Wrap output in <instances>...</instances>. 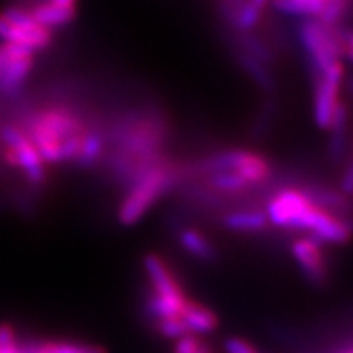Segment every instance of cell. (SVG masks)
<instances>
[{
    "mask_svg": "<svg viewBox=\"0 0 353 353\" xmlns=\"http://www.w3.org/2000/svg\"><path fill=\"white\" fill-rule=\"evenodd\" d=\"M267 219L275 226L304 229L314 234V239L330 244H345L350 239V226L311 201L306 193L283 190L268 203Z\"/></svg>",
    "mask_w": 353,
    "mask_h": 353,
    "instance_id": "cell-1",
    "label": "cell"
},
{
    "mask_svg": "<svg viewBox=\"0 0 353 353\" xmlns=\"http://www.w3.org/2000/svg\"><path fill=\"white\" fill-rule=\"evenodd\" d=\"M28 136L43 162L76 161L85 134L81 118L65 107H50L26 121Z\"/></svg>",
    "mask_w": 353,
    "mask_h": 353,
    "instance_id": "cell-2",
    "label": "cell"
},
{
    "mask_svg": "<svg viewBox=\"0 0 353 353\" xmlns=\"http://www.w3.org/2000/svg\"><path fill=\"white\" fill-rule=\"evenodd\" d=\"M174 183V172L170 167L159 162L149 167L128 185V195L120 205L118 219L123 226H134L143 216L152 208L170 185Z\"/></svg>",
    "mask_w": 353,
    "mask_h": 353,
    "instance_id": "cell-3",
    "label": "cell"
},
{
    "mask_svg": "<svg viewBox=\"0 0 353 353\" xmlns=\"http://www.w3.org/2000/svg\"><path fill=\"white\" fill-rule=\"evenodd\" d=\"M144 268L152 286L148 301L149 314L157 317V321L182 316L188 298L185 296L174 273L167 267L165 260L157 254H148L144 257Z\"/></svg>",
    "mask_w": 353,
    "mask_h": 353,
    "instance_id": "cell-4",
    "label": "cell"
},
{
    "mask_svg": "<svg viewBox=\"0 0 353 353\" xmlns=\"http://www.w3.org/2000/svg\"><path fill=\"white\" fill-rule=\"evenodd\" d=\"M299 38L306 50L314 77L332 68L334 64L342 63L341 57L343 52L342 43L352 39V34L347 32V37L342 38L341 32L335 26H327L321 23L319 20H306L299 26Z\"/></svg>",
    "mask_w": 353,
    "mask_h": 353,
    "instance_id": "cell-5",
    "label": "cell"
},
{
    "mask_svg": "<svg viewBox=\"0 0 353 353\" xmlns=\"http://www.w3.org/2000/svg\"><path fill=\"white\" fill-rule=\"evenodd\" d=\"M0 39L3 43H15L32 51L44 50L52 41L51 30L39 25L28 10L10 7L0 13Z\"/></svg>",
    "mask_w": 353,
    "mask_h": 353,
    "instance_id": "cell-6",
    "label": "cell"
},
{
    "mask_svg": "<svg viewBox=\"0 0 353 353\" xmlns=\"http://www.w3.org/2000/svg\"><path fill=\"white\" fill-rule=\"evenodd\" d=\"M0 136H2L3 144L7 145L6 156L10 165L19 167L30 183L41 185L46 176L44 162L25 131L19 130L17 126H3Z\"/></svg>",
    "mask_w": 353,
    "mask_h": 353,
    "instance_id": "cell-7",
    "label": "cell"
},
{
    "mask_svg": "<svg viewBox=\"0 0 353 353\" xmlns=\"http://www.w3.org/2000/svg\"><path fill=\"white\" fill-rule=\"evenodd\" d=\"M203 170L210 174L219 170L234 172L249 185L262 183L272 174L268 162L259 154L249 151H228L211 157L203 164Z\"/></svg>",
    "mask_w": 353,
    "mask_h": 353,
    "instance_id": "cell-8",
    "label": "cell"
},
{
    "mask_svg": "<svg viewBox=\"0 0 353 353\" xmlns=\"http://www.w3.org/2000/svg\"><path fill=\"white\" fill-rule=\"evenodd\" d=\"M33 52L28 48L15 43H3L0 46V92L15 95L25 85L33 68Z\"/></svg>",
    "mask_w": 353,
    "mask_h": 353,
    "instance_id": "cell-9",
    "label": "cell"
},
{
    "mask_svg": "<svg viewBox=\"0 0 353 353\" xmlns=\"http://www.w3.org/2000/svg\"><path fill=\"white\" fill-rule=\"evenodd\" d=\"M343 77V64L337 63L325 72L316 76L314 120L319 128H329L339 105V88Z\"/></svg>",
    "mask_w": 353,
    "mask_h": 353,
    "instance_id": "cell-10",
    "label": "cell"
},
{
    "mask_svg": "<svg viewBox=\"0 0 353 353\" xmlns=\"http://www.w3.org/2000/svg\"><path fill=\"white\" fill-rule=\"evenodd\" d=\"M291 250L307 280L312 285H324L325 278H327V267H325L319 241H316L314 237L298 239L294 241Z\"/></svg>",
    "mask_w": 353,
    "mask_h": 353,
    "instance_id": "cell-11",
    "label": "cell"
},
{
    "mask_svg": "<svg viewBox=\"0 0 353 353\" xmlns=\"http://www.w3.org/2000/svg\"><path fill=\"white\" fill-rule=\"evenodd\" d=\"M182 319L187 324L190 334H210L214 332L219 325V319L214 311L203 304L188 299L182 311Z\"/></svg>",
    "mask_w": 353,
    "mask_h": 353,
    "instance_id": "cell-12",
    "label": "cell"
},
{
    "mask_svg": "<svg viewBox=\"0 0 353 353\" xmlns=\"http://www.w3.org/2000/svg\"><path fill=\"white\" fill-rule=\"evenodd\" d=\"M180 244L192 257L203 262H214L218 259V250L213 242L196 229H183L180 232Z\"/></svg>",
    "mask_w": 353,
    "mask_h": 353,
    "instance_id": "cell-13",
    "label": "cell"
},
{
    "mask_svg": "<svg viewBox=\"0 0 353 353\" xmlns=\"http://www.w3.org/2000/svg\"><path fill=\"white\" fill-rule=\"evenodd\" d=\"M77 10H69V8H63L56 3H52L51 0L38 3L33 7V10L30 12V15L38 21L39 25L46 26L48 30L56 28V26H64L70 23L76 17Z\"/></svg>",
    "mask_w": 353,
    "mask_h": 353,
    "instance_id": "cell-14",
    "label": "cell"
},
{
    "mask_svg": "<svg viewBox=\"0 0 353 353\" xmlns=\"http://www.w3.org/2000/svg\"><path fill=\"white\" fill-rule=\"evenodd\" d=\"M268 219L262 211H236L224 218V226L231 231L257 232L267 226Z\"/></svg>",
    "mask_w": 353,
    "mask_h": 353,
    "instance_id": "cell-15",
    "label": "cell"
},
{
    "mask_svg": "<svg viewBox=\"0 0 353 353\" xmlns=\"http://www.w3.org/2000/svg\"><path fill=\"white\" fill-rule=\"evenodd\" d=\"M105 148L103 136L99 131H85L82 138L81 149H79L76 162L81 167H90L101 156Z\"/></svg>",
    "mask_w": 353,
    "mask_h": 353,
    "instance_id": "cell-16",
    "label": "cell"
},
{
    "mask_svg": "<svg viewBox=\"0 0 353 353\" xmlns=\"http://www.w3.org/2000/svg\"><path fill=\"white\" fill-rule=\"evenodd\" d=\"M329 0H273L276 10L291 15L319 17Z\"/></svg>",
    "mask_w": 353,
    "mask_h": 353,
    "instance_id": "cell-17",
    "label": "cell"
},
{
    "mask_svg": "<svg viewBox=\"0 0 353 353\" xmlns=\"http://www.w3.org/2000/svg\"><path fill=\"white\" fill-rule=\"evenodd\" d=\"M208 182L211 187H214L216 190H221V192H228V193L242 192V190H245L247 187H249V183H247L242 176L234 174V172H229V170L211 172Z\"/></svg>",
    "mask_w": 353,
    "mask_h": 353,
    "instance_id": "cell-18",
    "label": "cell"
},
{
    "mask_svg": "<svg viewBox=\"0 0 353 353\" xmlns=\"http://www.w3.org/2000/svg\"><path fill=\"white\" fill-rule=\"evenodd\" d=\"M241 46H242V50H244V54L254 57V59L260 61L262 64L272 63L273 57H272L270 50H268V48L265 46L260 39L252 37V34L242 33Z\"/></svg>",
    "mask_w": 353,
    "mask_h": 353,
    "instance_id": "cell-19",
    "label": "cell"
},
{
    "mask_svg": "<svg viewBox=\"0 0 353 353\" xmlns=\"http://www.w3.org/2000/svg\"><path fill=\"white\" fill-rule=\"evenodd\" d=\"M241 64L244 65V68L247 69V72H249L250 76H252L263 88L272 87V77H270V74H268L267 68H265V64H262L260 61L254 59V57H250L247 54H241Z\"/></svg>",
    "mask_w": 353,
    "mask_h": 353,
    "instance_id": "cell-20",
    "label": "cell"
},
{
    "mask_svg": "<svg viewBox=\"0 0 353 353\" xmlns=\"http://www.w3.org/2000/svg\"><path fill=\"white\" fill-rule=\"evenodd\" d=\"M157 329L165 339H180L188 335L190 330L182 317H167V319L157 321Z\"/></svg>",
    "mask_w": 353,
    "mask_h": 353,
    "instance_id": "cell-21",
    "label": "cell"
},
{
    "mask_svg": "<svg viewBox=\"0 0 353 353\" xmlns=\"http://www.w3.org/2000/svg\"><path fill=\"white\" fill-rule=\"evenodd\" d=\"M48 347L52 353H108L107 348L90 343L76 342H48Z\"/></svg>",
    "mask_w": 353,
    "mask_h": 353,
    "instance_id": "cell-22",
    "label": "cell"
},
{
    "mask_svg": "<svg viewBox=\"0 0 353 353\" xmlns=\"http://www.w3.org/2000/svg\"><path fill=\"white\" fill-rule=\"evenodd\" d=\"M345 6L347 0H329V2L325 3L324 10L321 12L319 21L327 26H335L337 21L341 20V17L345 13Z\"/></svg>",
    "mask_w": 353,
    "mask_h": 353,
    "instance_id": "cell-23",
    "label": "cell"
},
{
    "mask_svg": "<svg viewBox=\"0 0 353 353\" xmlns=\"http://www.w3.org/2000/svg\"><path fill=\"white\" fill-rule=\"evenodd\" d=\"M203 345V341L196 337V335L188 334L183 335V337L176 339L175 343V353H196L200 350V347Z\"/></svg>",
    "mask_w": 353,
    "mask_h": 353,
    "instance_id": "cell-24",
    "label": "cell"
},
{
    "mask_svg": "<svg viewBox=\"0 0 353 353\" xmlns=\"http://www.w3.org/2000/svg\"><path fill=\"white\" fill-rule=\"evenodd\" d=\"M224 348L228 353H259L252 343L241 337H229L224 343Z\"/></svg>",
    "mask_w": 353,
    "mask_h": 353,
    "instance_id": "cell-25",
    "label": "cell"
},
{
    "mask_svg": "<svg viewBox=\"0 0 353 353\" xmlns=\"http://www.w3.org/2000/svg\"><path fill=\"white\" fill-rule=\"evenodd\" d=\"M17 345L15 330L7 322H0V348Z\"/></svg>",
    "mask_w": 353,
    "mask_h": 353,
    "instance_id": "cell-26",
    "label": "cell"
},
{
    "mask_svg": "<svg viewBox=\"0 0 353 353\" xmlns=\"http://www.w3.org/2000/svg\"><path fill=\"white\" fill-rule=\"evenodd\" d=\"M51 2L63 8H69V10H77L76 8L77 0H51Z\"/></svg>",
    "mask_w": 353,
    "mask_h": 353,
    "instance_id": "cell-27",
    "label": "cell"
},
{
    "mask_svg": "<svg viewBox=\"0 0 353 353\" xmlns=\"http://www.w3.org/2000/svg\"><path fill=\"white\" fill-rule=\"evenodd\" d=\"M343 188H345L347 193L352 192V167H350V165L347 167L345 180H343Z\"/></svg>",
    "mask_w": 353,
    "mask_h": 353,
    "instance_id": "cell-28",
    "label": "cell"
},
{
    "mask_svg": "<svg viewBox=\"0 0 353 353\" xmlns=\"http://www.w3.org/2000/svg\"><path fill=\"white\" fill-rule=\"evenodd\" d=\"M0 353H19V343L13 347H7V348H0Z\"/></svg>",
    "mask_w": 353,
    "mask_h": 353,
    "instance_id": "cell-29",
    "label": "cell"
},
{
    "mask_svg": "<svg viewBox=\"0 0 353 353\" xmlns=\"http://www.w3.org/2000/svg\"><path fill=\"white\" fill-rule=\"evenodd\" d=\"M34 353H52L50 350V347H48V342L46 343H39V348Z\"/></svg>",
    "mask_w": 353,
    "mask_h": 353,
    "instance_id": "cell-30",
    "label": "cell"
},
{
    "mask_svg": "<svg viewBox=\"0 0 353 353\" xmlns=\"http://www.w3.org/2000/svg\"><path fill=\"white\" fill-rule=\"evenodd\" d=\"M196 353H213V352H211V348H210L208 343L203 342V345L200 347V350H198Z\"/></svg>",
    "mask_w": 353,
    "mask_h": 353,
    "instance_id": "cell-31",
    "label": "cell"
},
{
    "mask_svg": "<svg viewBox=\"0 0 353 353\" xmlns=\"http://www.w3.org/2000/svg\"><path fill=\"white\" fill-rule=\"evenodd\" d=\"M0 65H2V57H0Z\"/></svg>",
    "mask_w": 353,
    "mask_h": 353,
    "instance_id": "cell-32",
    "label": "cell"
},
{
    "mask_svg": "<svg viewBox=\"0 0 353 353\" xmlns=\"http://www.w3.org/2000/svg\"><path fill=\"white\" fill-rule=\"evenodd\" d=\"M347 353H352V352H350V350H348V352H347Z\"/></svg>",
    "mask_w": 353,
    "mask_h": 353,
    "instance_id": "cell-33",
    "label": "cell"
}]
</instances>
